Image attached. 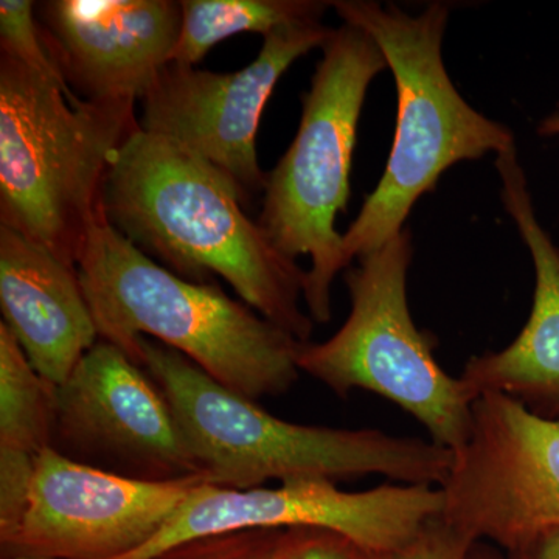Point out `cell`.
Listing matches in <instances>:
<instances>
[{
    "label": "cell",
    "mask_w": 559,
    "mask_h": 559,
    "mask_svg": "<svg viewBox=\"0 0 559 559\" xmlns=\"http://www.w3.org/2000/svg\"><path fill=\"white\" fill-rule=\"evenodd\" d=\"M246 201L229 176L140 127L116 154L103 193L109 223L146 255L193 282L219 275L252 310L310 342L314 320L300 305L307 271L242 212Z\"/></svg>",
    "instance_id": "cell-1"
},
{
    "label": "cell",
    "mask_w": 559,
    "mask_h": 559,
    "mask_svg": "<svg viewBox=\"0 0 559 559\" xmlns=\"http://www.w3.org/2000/svg\"><path fill=\"white\" fill-rule=\"evenodd\" d=\"M140 366L170 404L198 468L216 487L261 488L266 481L364 476L441 487L452 452L433 441L380 429L299 425L275 417L221 385L186 356L140 337Z\"/></svg>",
    "instance_id": "cell-2"
},
{
    "label": "cell",
    "mask_w": 559,
    "mask_h": 559,
    "mask_svg": "<svg viewBox=\"0 0 559 559\" xmlns=\"http://www.w3.org/2000/svg\"><path fill=\"white\" fill-rule=\"evenodd\" d=\"M76 270L100 341L139 366V340L150 337L252 401L283 395L299 380L305 342L215 283L160 266L106 213L92 224Z\"/></svg>",
    "instance_id": "cell-3"
},
{
    "label": "cell",
    "mask_w": 559,
    "mask_h": 559,
    "mask_svg": "<svg viewBox=\"0 0 559 559\" xmlns=\"http://www.w3.org/2000/svg\"><path fill=\"white\" fill-rule=\"evenodd\" d=\"M134 102L84 100L0 57V226L75 266L124 140Z\"/></svg>",
    "instance_id": "cell-4"
},
{
    "label": "cell",
    "mask_w": 559,
    "mask_h": 559,
    "mask_svg": "<svg viewBox=\"0 0 559 559\" xmlns=\"http://www.w3.org/2000/svg\"><path fill=\"white\" fill-rule=\"evenodd\" d=\"M344 24L369 35L392 70L399 97L395 139L384 175L342 235L347 270L353 261L399 237L411 210L436 189L452 165L514 145V135L459 94L444 68L443 38L450 7L433 2L418 16L371 0H336Z\"/></svg>",
    "instance_id": "cell-5"
},
{
    "label": "cell",
    "mask_w": 559,
    "mask_h": 559,
    "mask_svg": "<svg viewBox=\"0 0 559 559\" xmlns=\"http://www.w3.org/2000/svg\"><path fill=\"white\" fill-rule=\"evenodd\" d=\"M385 69L388 61L369 35L348 24L333 28L310 91L301 97L299 131L267 175L259 224L289 259L310 257L304 301L314 322H330L331 288L347 270L334 223L347 209L367 91Z\"/></svg>",
    "instance_id": "cell-6"
},
{
    "label": "cell",
    "mask_w": 559,
    "mask_h": 559,
    "mask_svg": "<svg viewBox=\"0 0 559 559\" xmlns=\"http://www.w3.org/2000/svg\"><path fill=\"white\" fill-rule=\"evenodd\" d=\"M411 231L359 259L345 272L352 310L329 341L301 345L299 370L336 395L367 390L425 426L430 441L455 452L473 428V393L441 369L436 341L418 330L407 300Z\"/></svg>",
    "instance_id": "cell-7"
},
{
    "label": "cell",
    "mask_w": 559,
    "mask_h": 559,
    "mask_svg": "<svg viewBox=\"0 0 559 559\" xmlns=\"http://www.w3.org/2000/svg\"><path fill=\"white\" fill-rule=\"evenodd\" d=\"M443 511L432 485H392L344 491L336 481L290 480L275 488L230 489L204 481L138 550L116 559H156L189 540L248 528L336 533L369 554L411 543Z\"/></svg>",
    "instance_id": "cell-8"
},
{
    "label": "cell",
    "mask_w": 559,
    "mask_h": 559,
    "mask_svg": "<svg viewBox=\"0 0 559 559\" xmlns=\"http://www.w3.org/2000/svg\"><path fill=\"white\" fill-rule=\"evenodd\" d=\"M440 489L441 516L474 539L513 549L559 527V419L506 395L479 396L468 440L452 452Z\"/></svg>",
    "instance_id": "cell-9"
},
{
    "label": "cell",
    "mask_w": 559,
    "mask_h": 559,
    "mask_svg": "<svg viewBox=\"0 0 559 559\" xmlns=\"http://www.w3.org/2000/svg\"><path fill=\"white\" fill-rule=\"evenodd\" d=\"M333 28L322 22L288 25L263 36L259 57L245 69L216 73L165 66L142 98L140 130L164 135L229 176L246 200L264 193L257 132L264 106L294 61L322 49Z\"/></svg>",
    "instance_id": "cell-10"
},
{
    "label": "cell",
    "mask_w": 559,
    "mask_h": 559,
    "mask_svg": "<svg viewBox=\"0 0 559 559\" xmlns=\"http://www.w3.org/2000/svg\"><path fill=\"white\" fill-rule=\"evenodd\" d=\"M50 448L135 480L170 481L202 474L156 382L105 341L57 384Z\"/></svg>",
    "instance_id": "cell-11"
},
{
    "label": "cell",
    "mask_w": 559,
    "mask_h": 559,
    "mask_svg": "<svg viewBox=\"0 0 559 559\" xmlns=\"http://www.w3.org/2000/svg\"><path fill=\"white\" fill-rule=\"evenodd\" d=\"M209 477L130 479L46 448L36 460L31 502L2 538L10 559H116L138 550Z\"/></svg>",
    "instance_id": "cell-12"
},
{
    "label": "cell",
    "mask_w": 559,
    "mask_h": 559,
    "mask_svg": "<svg viewBox=\"0 0 559 559\" xmlns=\"http://www.w3.org/2000/svg\"><path fill=\"white\" fill-rule=\"evenodd\" d=\"M38 22L51 60L84 100H142L178 44L171 0H50Z\"/></svg>",
    "instance_id": "cell-13"
},
{
    "label": "cell",
    "mask_w": 559,
    "mask_h": 559,
    "mask_svg": "<svg viewBox=\"0 0 559 559\" xmlns=\"http://www.w3.org/2000/svg\"><path fill=\"white\" fill-rule=\"evenodd\" d=\"M503 207L535 264L536 286L527 323L509 347L473 356L460 380L479 399L506 395L543 418L559 419V248L543 229L516 145L496 156Z\"/></svg>",
    "instance_id": "cell-14"
},
{
    "label": "cell",
    "mask_w": 559,
    "mask_h": 559,
    "mask_svg": "<svg viewBox=\"0 0 559 559\" xmlns=\"http://www.w3.org/2000/svg\"><path fill=\"white\" fill-rule=\"evenodd\" d=\"M0 323L55 384L100 341L79 270L5 226H0Z\"/></svg>",
    "instance_id": "cell-15"
},
{
    "label": "cell",
    "mask_w": 559,
    "mask_h": 559,
    "mask_svg": "<svg viewBox=\"0 0 559 559\" xmlns=\"http://www.w3.org/2000/svg\"><path fill=\"white\" fill-rule=\"evenodd\" d=\"M330 7L331 2L320 0H182V24L171 62L194 68L221 40L322 22Z\"/></svg>",
    "instance_id": "cell-16"
},
{
    "label": "cell",
    "mask_w": 559,
    "mask_h": 559,
    "mask_svg": "<svg viewBox=\"0 0 559 559\" xmlns=\"http://www.w3.org/2000/svg\"><path fill=\"white\" fill-rule=\"evenodd\" d=\"M57 384L44 378L0 323V450L39 455L51 443Z\"/></svg>",
    "instance_id": "cell-17"
},
{
    "label": "cell",
    "mask_w": 559,
    "mask_h": 559,
    "mask_svg": "<svg viewBox=\"0 0 559 559\" xmlns=\"http://www.w3.org/2000/svg\"><path fill=\"white\" fill-rule=\"evenodd\" d=\"M307 530L248 528L189 540L156 559H296Z\"/></svg>",
    "instance_id": "cell-18"
},
{
    "label": "cell",
    "mask_w": 559,
    "mask_h": 559,
    "mask_svg": "<svg viewBox=\"0 0 559 559\" xmlns=\"http://www.w3.org/2000/svg\"><path fill=\"white\" fill-rule=\"evenodd\" d=\"M35 10L36 3L31 0L0 2V57L20 62L62 90L72 91L44 44Z\"/></svg>",
    "instance_id": "cell-19"
},
{
    "label": "cell",
    "mask_w": 559,
    "mask_h": 559,
    "mask_svg": "<svg viewBox=\"0 0 559 559\" xmlns=\"http://www.w3.org/2000/svg\"><path fill=\"white\" fill-rule=\"evenodd\" d=\"M36 460L38 455L0 450V539L16 530L27 511Z\"/></svg>",
    "instance_id": "cell-20"
},
{
    "label": "cell",
    "mask_w": 559,
    "mask_h": 559,
    "mask_svg": "<svg viewBox=\"0 0 559 559\" xmlns=\"http://www.w3.org/2000/svg\"><path fill=\"white\" fill-rule=\"evenodd\" d=\"M474 540L473 536L454 527L440 514L406 546L377 559H468Z\"/></svg>",
    "instance_id": "cell-21"
},
{
    "label": "cell",
    "mask_w": 559,
    "mask_h": 559,
    "mask_svg": "<svg viewBox=\"0 0 559 559\" xmlns=\"http://www.w3.org/2000/svg\"><path fill=\"white\" fill-rule=\"evenodd\" d=\"M378 555L360 549L336 533L307 530L296 559H377Z\"/></svg>",
    "instance_id": "cell-22"
},
{
    "label": "cell",
    "mask_w": 559,
    "mask_h": 559,
    "mask_svg": "<svg viewBox=\"0 0 559 559\" xmlns=\"http://www.w3.org/2000/svg\"><path fill=\"white\" fill-rule=\"evenodd\" d=\"M510 550L520 559H559V527L540 530Z\"/></svg>",
    "instance_id": "cell-23"
},
{
    "label": "cell",
    "mask_w": 559,
    "mask_h": 559,
    "mask_svg": "<svg viewBox=\"0 0 559 559\" xmlns=\"http://www.w3.org/2000/svg\"><path fill=\"white\" fill-rule=\"evenodd\" d=\"M538 131L543 135H559V114H554L540 121Z\"/></svg>",
    "instance_id": "cell-24"
},
{
    "label": "cell",
    "mask_w": 559,
    "mask_h": 559,
    "mask_svg": "<svg viewBox=\"0 0 559 559\" xmlns=\"http://www.w3.org/2000/svg\"><path fill=\"white\" fill-rule=\"evenodd\" d=\"M3 559H10V558H3Z\"/></svg>",
    "instance_id": "cell-25"
}]
</instances>
